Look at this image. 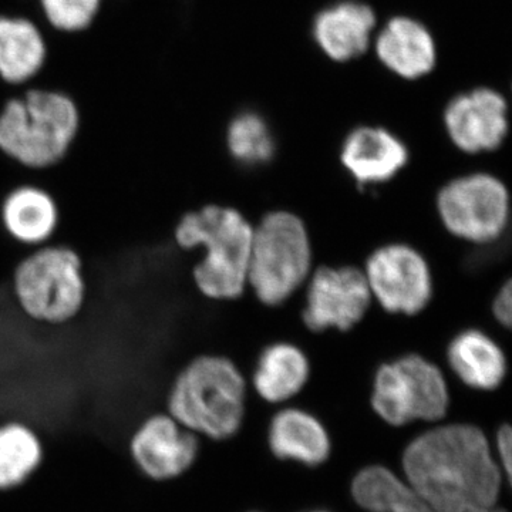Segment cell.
Here are the masks:
<instances>
[{"label":"cell","instance_id":"obj_5","mask_svg":"<svg viewBox=\"0 0 512 512\" xmlns=\"http://www.w3.org/2000/svg\"><path fill=\"white\" fill-rule=\"evenodd\" d=\"M10 291L20 312L33 322L50 326L72 322L87 298L82 258L63 244L33 248L13 269Z\"/></svg>","mask_w":512,"mask_h":512},{"label":"cell","instance_id":"obj_21","mask_svg":"<svg viewBox=\"0 0 512 512\" xmlns=\"http://www.w3.org/2000/svg\"><path fill=\"white\" fill-rule=\"evenodd\" d=\"M353 498L369 512H436L389 468H365L353 480Z\"/></svg>","mask_w":512,"mask_h":512},{"label":"cell","instance_id":"obj_3","mask_svg":"<svg viewBox=\"0 0 512 512\" xmlns=\"http://www.w3.org/2000/svg\"><path fill=\"white\" fill-rule=\"evenodd\" d=\"M245 402L247 380L234 360L220 353H200L174 376L165 412L198 437L225 441L241 430Z\"/></svg>","mask_w":512,"mask_h":512},{"label":"cell","instance_id":"obj_9","mask_svg":"<svg viewBox=\"0 0 512 512\" xmlns=\"http://www.w3.org/2000/svg\"><path fill=\"white\" fill-rule=\"evenodd\" d=\"M363 274L372 298L393 315H417L433 299L429 262L410 245L389 244L377 248L367 258Z\"/></svg>","mask_w":512,"mask_h":512},{"label":"cell","instance_id":"obj_27","mask_svg":"<svg viewBox=\"0 0 512 512\" xmlns=\"http://www.w3.org/2000/svg\"><path fill=\"white\" fill-rule=\"evenodd\" d=\"M464 512H505L503 510H497V508L493 507H483V508H473V510H467Z\"/></svg>","mask_w":512,"mask_h":512},{"label":"cell","instance_id":"obj_14","mask_svg":"<svg viewBox=\"0 0 512 512\" xmlns=\"http://www.w3.org/2000/svg\"><path fill=\"white\" fill-rule=\"evenodd\" d=\"M59 221L55 197L39 185H18L0 204V224L13 241L25 247L49 244L55 237Z\"/></svg>","mask_w":512,"mask_h":512},{"label":"cell","instance_id":"obj_19","mask_svg":"<svg viewBox=\"0 0 512 512\" xmlns=\"http://www.w3.org/2000/svg\"><path fill=\"white\" fill-rule=\"evenodd\" d=\"M268 441L276 457L299 461L306 466L325 463L332 447L323 424L301 409L276 413L269 424Z\"/></svg>","mask_w":512,"mask_h":512},{"label":"cell","instance_id":"obj_24","mask_svg":"<svg viewBox=\"0 0 512 512\" xmlns=\"http://www.w3.org/2000/svg\"><path fill=\"white\" fill-rule=\"evenodd\" d=\"M47 26L60 33L84 32L96 19L103 0H37Z\"/></svg>","mask_w":512,"mask_h":512},{"label":"cell","instance_id":"obj_12","mask_svg":"<svg viewBox=\"0 0 512 512\" xmlns=\"http://www.w3.org/2000/svg\"><path fill=\"white\" fill-rule=\"evenodd\" d=\"M444 124L454 146L464 153L497 150L508 134L507 101L490 89L461 94L444 111Z\"/></svg>","mask_w":512,"mask_h":512},{"label":"cell","instance_id":"obj_16","mask_svg":"<svg viewBox=\"0 0 512 512\" xmlns=\"http://www.w3.org/2000/svg\"><path fill=\"white\" fill-rule=\"evenodd\" d=\"M380 62L403 79H420L436 66V43L426 26L412 18H394L376 40Z\"/></svg>","mask_w":512,"mask_h":512},{"label":"cell","instance_id":"obj_8","mask_svg":"<svg viewBox=\"0 0 512 512\" xmlns=\"http://www.w3.org/2000/svg\"><path fill=\"white\" fill-rule=\"evenodd\" d=\"M437 212L451 235L471 244H493L510 222V194L500 178L487 173L448 181L436 198Z\"/></svg>","mask_w":512,"mask_h":512},{"label":"cell","instance_id":"obj_26","mask_svg":"<svg viewBox=\"0 0 512 512\" xmlns=\"http://www.w3.org/2000/svg\"><path fill=\"white\" fill-rule=\"evenodd\" d=\"M497 450L500 456L501 464L507 477H511V464H512V431L508 424L501 427L497 433Z\"/></svg>","mask_w":512,"mask_h":512},{"label":"cell","instance_id":"obj_23","mask_svg":"<svg viewBox=\"0 0 512 512\" xmlns=\"http://www.w3.org/2000/svg\"><path fill=\"white\" fill-rule=\"evenodd\" d=\"M225 146L229 156L247 167L269 163L275 153L271 128L261 116L249 111L229 121Z\"/></svg>","mask_w":512,"mask_h":512},{"label":"cell","instance_id":"obj_20","mask_svg":"<svg viewBox=\"0 0 512 512\" xmlns=\"http://www.w3.org/2000/svg\"><path fill=\"white\" fill-rule=\"evenodd\" d=\"M311 376V363L302 349L292 343L268 346L259 355L252 383L268 403H284L301 392Z\"/></svg>","mask_w":512,"mask_h":512},{"label":"cell","instance_id":"obj_15","mask_svg":"<svg viewBox=\"0 0 512 512\" xmlns=\"http://www.w3.org/2000/svg\"><path fill=\"white\" fill-rule=\"evenodd\" d=\"M375 26V12L365 3L342 2L319 13L313 36L330 59L349 62L366 52Z\"/></svg>","mask_w":512,"mask_h":512},{"label":"cell","instance_id":"obj_10","mask_svg":"<svg viewBox=\"0 0 512 512\" xmlns=\"http://www.w3.org/2000/svg\"><path fill=\"white\" fill-rule=\"evenodd\" d=\"M306 282L302 319L313 332L355 328L372 305L365 274L355 266H323Z\"/></svg>","mask_w":512,"mask_h":512},{"label":"cell","instance_id":"obj_25","mask_svg":"<svg viewBox=\"0 0 512 512\" xmlns=\"http://www.w3.org/2000/svg\"><path fill=\"white\" fill-rule=\"evenodd\" d=\"M493 315L500 325L510 328L512 322V285L505 282L497 292L493 301Z\"/></svg>","mask_w":512,"mask_h":512},{"label":"cell","instance_id":"obj_17","mask_svg":"<svg viewBox=\"0 0 512 512\" xmlns=\"http://www.w3.org/2000/svg\"><path fill=\"white\" fill-rule=\"evenodd\" d=\"M43 30L25 16L0 15V79L15 87L28 86L45 66Z\"/></svg>","mask_w":512,"mask_h":512},{"label":"cell","instance_id":"obj_13","mask_svg":"<svg viewBox=\"0 0 512 512\" xmlns=\"http://www.w3.org/2000/svg\"><path fill=\"white\" fill-rule=\"evenodd\" d=\"M343 167L360 185L387 183L406 167L409 151L400 138L380 127H359L342 147Z\"/></svg>","mask_w":512,"mask_h":512},{"label":"cell","instance_id":"obj_2","mask_svg":"<svg viewBox=\"0 0 512 512\" xmlns=\"http://www.w3.org/2000/svg\"><path fill=\"white\" fill-rule=\"evenodd\" d=\"M254 227L237 208L208 202L184 212L173 229L181 251H200L191 268L197 292L212 302L241 298L248 286Z\"/></svg>","mask_w":512,"mask_h":512},{"label":"cell","instance_id":"obj_22","mask_svg":"<svg viewBox=\"0 0 512 512\" xmlns=\"http://www.w3.org/2000/svg\"><path fill=\"white\" fill-rule=\"evenodd\" d=\"M43 460L39 434L18 420L0 423V491L26 483Z\"/></svg>","mask_w":512,"mask_h":512},{"label":"cell","instance_id":"obj_7","mask_svg":"<svg viewBox=\"0 0 512 512\" xmlns=\"http://www.w3.org/2000/svg\"><path fill=\"white\" fill-rule=\"evenodd\" d=\"M372 406L380 419L396 427L441 420L450 406L446 377L426 357L416 353L397 357L377 369Z\"/></svg>","mask_w":512,"mask_h":512},{"label":"cell","instance_id":"obj_11","mask_svg":"<svg viewBox=\"0 0 512 512\" xmlns=\"http://www.w3.org/2000/svg\"><path fill=\"white\" fill-rule=\"evenodd\" d=\"M201 444V437L164 410L138 424L128 440V453L143 476L164 483L183 477L194 467Z\"/></svg>","mask_w":512,"mask_h":512},{"label":"cell","instance_id":"obj_18","mask_svg":"<svg viewBox=\"0 0 512 512\" xmlns=\"http://www.w3.org/2000/svg\"><path fill=\"white\" fill-rule=\"evenodd\" d=\"M447 362L454 375L471 389H498L507 376V357L497 342L483 330L458 333L447 348Z\"/></svg>","mask_w":512,"mask_h":512},{"label":"cell","instance_id":"obj_28","mask_svg":"<svg viewBox=\"0 0 512 512\" xmlns=\"http://www.w3.org/2000/svg\"><path fill=\"white\" fill-rule=\"evenodd\" d=\"M311 512H328V511H311Z\"/></svg>","mask_w":512,"mask_h":512},{"label":"cell","instance_id":"obj_1","mask_svg":"<svg viewBox=\"0 0 512 512\" xmlns=\"http://www.w3.org/2000/svg\"><path fill=\"white\" fill-rule=\"evenodd\" d=\"M407 484L436 512L493 507L501 471L483 431L447 424L414 439L403 454Z\"/></svg>","mask_w":512,"mask_h":512},{"label":"cell","instance_id":"obj_4","mask_svg":"<svg viewBox=\"0 0 512 512\" xmlns=\"http://www.w3.org/2000/svg\"><path fill=\"white\" fill-rule=\"evenodd\" d=\"M79 127L72 97L26 87L0 110V151L29 170H47L67 156Z\"/></svg>","mask_w":512,"mask_h":512},{"label":"cell","instance_id":"obj_6","mask_svg":"<svg viewBox=\"0 0 512 512\" xmlns=\"http://www.w3.org/2000/svg\"><path fill=\"white\" fill-rule=\"evenodd\" d=\"M312 261L305 222L289 211L269 212L252 234L248 286L264 305H282L306 284Z\"/></svg>","mask_w":512,"mask_h":512}]
</instances>
